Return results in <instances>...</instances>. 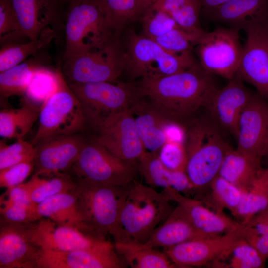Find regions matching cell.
<instances>
[{"mask_svg":"<svg viewBox=\"0 0 268 268\" xmlns=\"http://www.w3.org/2000/svg\"><path fill=\"white\" fill-rule=\"evenodd\" d=\"M141 98L167 119L179 123L208 106L217 89L211 74L197 63L184 71L134 82Z\"/></svg>","mask_w":268,"mask_h":268,"instance_id":"obj_1","label":"cell"},{"mask_svg":"<svg viewBox=\"0 0 268 268\" xmlns=\"http://www.w3.org/2000/svg\"><path fill=\"white\" fill-rule=\"evenodd\" d=\"M171 201L164 191L158 192L135 181L122 206L119 218L120 235L115 241L145 242L174 209Z\"/></svg>","mask_w":268,"mask_h":268,"instance_id":"obj_2","label":"cell"},{"mask_svg":"<svg viewBox=\"0 0 268 268\" xmlns=\"http://www.w3.org/2000/svg\"><path fill=\"white\" fill-rule=\"evenodd\" d=\"M67 4L63 59L102 48L119 38L98 0H72Z\"/></svg>","mask_w":268,"mask_h":268,"instance_id":"obj_3","label":"cell"},{"mask_svg":"<svg viewBox=\"0 0 268 268\" xmlns=\"http://www.w3.org/2000/svg\"><path fill=\"white\" fill-rule=\"evenodd\" d=\"M123 49L124 73L130 82L147 76L174 74L198 63L191 51L169 52L152 39L134 31L128 33Z\"/></svg>","mask_w":268,"mask_h":268,"instance_id":"obj_4","label":"cell"},{"mask_svg":"<svg viewBox=\"0 0 268 268\" xmlns=\"http://www.w3.org/2000/svg\"><path fill=\"white\" fill-rule=\"evenodd\" d=\"M74 191L78 199L83 220L97 237L114 241L120 235L119 218L120 211L132 184L113 186L76 180Z\"/></svg>","mask_w":268,"mask_h":268,"instance_id":"obj_5","label":"cell"},{"mask_svg":"<svg viewBox=\"0 0 268 268\" xmlns=\"http://www.w3.org/2000/svg\"><path fill=\"white\" fill-rule=\"evenodd\" d=\"M184 143L187 157L185 171L193 190L210 185L218 175L230 147L214 126L205 123L191 127L185 133Z\"/></svg>","mask_w":268,"mask_h":268,"instance_id":"obj_6","label":"cell"},{"mask_svg":"<svg viewBox=\"0 0 268 268\" xmlns=\"http://www.w3.org/2000/svg\"><path fill=\"white\" fill-rule=\"evenodd\" d=\"M68 84L81 104L86 127L93 131L113 115L131 110L140 99L134 81Z\"/></svg>","mask_w":268,"mask_h":268,"instance_id":"obj_7","label":"cell"},{"mask_svg":"<svg viewBox=\"0 0 268 268\" xmlns=\"http://www.w3.org/2000/svg\"><path fill=\"white\" fill-rule=\"evenodd\" d=\"M85 128L81 104L60 69L56 89L41 106L31 142L35 145L52 137L79 133Z\"/></svg>","mask_w":268,"mask_h":268,"instance_id":"obj_8","label":"cell"},{"mask_svg":"<svg viewBox=\"0 0 268 268\" xmlns=\"http://www.w3.org/2000/svg\"><path fill=\"white\" fill-rule=\"evenodd\" d=\"M69 171L76 180L113 186L132 184L138 172L137 162L118 158L92 137L87 138Z\"/></svg>","mask_w":268,"mask_h":268,"instance_id":"obj_9","label":"cell"},{"mask_svg":"<svg viewBox=\"0 0 268 268\" xmlns=\"http://www.w3.org/2000/svg\"><path fill=\"white\" fill-rule=\"evenodd\" d=\"M68 83L116 82L124 73L123 49L119 38L105 47L63 59Z\"/></svg>","mask_w":268,"mask_h":268,"instance_id":"obj_10","label":"cell"},{"mask_svg":"<svg viewBox=\"0 0 268 268\" xmlns=\"http://www.w3.org/2000/svg\"><path fill=\"white\" fill-rule=\"evenodd\" d=\"M239 31L218 27L200 37L195 46L200 64L206 71L228 80L236 75L243 49Z\"/></svg>","mask_w":268,"mask_h":268,"instance_id":"obj_11","label":"cell"},{"mask_svg":"<svg viewBox=\"0 0 268 268\" xmlns=\"http://www.w3.org/2000/svg\"><path fill=\"white\" fill-rule=\"evenodd\" d=\"M245 225L228 233L188 241L164 248V253L177 268L201 266L231 254L244 240Z\"/></svg>","mask_w":268,"mask_h":268,"instance_id":"obj_12","label":"cell"},{"mask_svg":"<svg viewBox=\"0 0 268 268\" xmlns=\"http://www.w3.org/2000/svg\"><path fill=\"white\" fill-rule=\"evenodd\" d=\"M93 131V138L124 160L137 162L146 151L131 110L113 115Z\"/></svg>","mask_w":268,"mask_h":268,"instance_id":"obj_13","label":"cell"},{"mask_svg":"<svg viewBox=\"0 0 268 268\" xmlns=\"http://www.w3.org/2000/svg\"><path fill=\"white\" fill-rule=\"evenodd\" d=\"M243 30L246 40L237 74L268 99V22L252 23Z\"/></svg>","mask_w":268,"mask_h":268,"instance_id":"obj_14","label":"cell"},{"mask_svg":"<svg viewBox=\"0 0 268 268\" xmlns=\"http://www.w3.org/2000/svg\"><path fill=\"white\" fill-rule=\"evenodd\" d=\"M35 268H122L125 263L110 241L97 247L69 251L38 249Z\"/></svg>","mask_w":268,"mask_h":268,"instance_id":"obj_15","label":"cell"},{"mask_svg":"<svg viewBox=\"0 0 268 268\" xmlns=\"http://www.w3.org/2000/svg\"><path fill=\"white\" fill-rule=\"evenodd\" d=\"M86 139L77 133L52 137L34 145V174L50 177L68 173L77 160Z\"/></svg>","mask_w":268,"mask_h":268,"instance_id":"obj_16","label":"cell"},{"mask_svg":"<svg viewBox=\"0 0 268 268\" xmlns=\"http://www.w3.org/2000/svg\"><path fill=\"white\" fill-rule=\"evenodd\" d=\"M31 240L38 249L69 251L99 246L109 240L71 226L42 218L30 226Z\"/></svg>","mask_w":268,"mask_h":268,"instance_id":"obj_17","label":"cell"},{"mask_svg":"<svg viewBox=\"0 0 268 268\" xmlns=\"http://www.w3.org/2000/svg\"><path fill=\"white\" fill-rule=\"evenodd\" d=\"M236 137L238 151L261 161L268 138V103L252 97L240 115Z\"/></svg>","mask_w":268,"mask_h":268,"instance_id":"obj_18","label":"cell"},{"mask_svg":"<svg viewBox=\"0 0 268 268\" xmlns=\"http://www.w3.org/2000/svg\"><path fill=\"white\" fill-rule=\"evenodd\" d=\"M20 30L29 40L45 29L61 28V5L57 0H10Z\"/></svg>","mask_w":268,"mask_h":268,"instance_id":"obj_19","label":"cell"},{"mask_svg":"<svg viewBox=\"0 0 268 268\" xmlns=\"http://www.w3.org/2000/svg\"><path fill=\"white\" fill-rule=\"evenodd\" d=\"M32 223L18 224L1 221L0 268H35L38 248L31 240Z\"/></svg>","mask_w":268,"mask_h":268,"instance_id":"obj_20","label":"cell"},{"mask_svg":"<svg viewBox=\"0 0 268 268\" xmlns=\"http://www.w3.org/2000/svg\"><path fill=\"white\" fill-rule=\"evenodd\" d=\"M236 74L221 89H217L208 106L215 118L237 137L240 115L252 96Z\"/></svg>","mask_w":268,"mask_h":268,"instance_id":"obj_21","label":"cell"},{"mask_svg":"<svg viewBox=\"0 0 268 268\" xmlns=\"http://www.w3.org/2000/svg\"><path fill=\"white\" fill-rule=\"evenodd\" d=\"M170 200L186 212L193 225L201 231L209 235H218L232 231L242 224L223 213L210 210L202 202L191 198L171 188L163 189Z\"/></svg>","mask_w":268,"mask_h":268,"instance_id":"obj_22","label":"cell"},{"mask_svg":"<svg viewBox=\"0 0 268 268\" xmlns=\"http://www.w3.org/2000/svg\"><path fill=\"white\" fill-rule=\"evenodd\" d=\"M210 236L198 229L184 210L179 205L152 232L145 245L152 248H167L198 238Z\"/></svg>","mask_w":268,"mask_h":268,"instance_id":"obj_23","label":"cell"},{"mask_svg":"<svg viewBox=\"0 0 268 268\" xmlns=\"http://www.w3.org/2000/svg\"><path fill=\"white\" fill-rule=\"evenodd\" d=\"M204 13L214 21L244 30L254 23L268 22V0H230Z\"/></svg>","mask_w":268,"mask_h":268,"instance_id":"obj_24","label":"cell"},{"mask_svg":"<svg viewBox=\"0 0 268 268\" xmlns=\"http://www.w3.org/2000/svg\"><path fill=\"white\" fill-rule=\"evenodd\" d=\"M137 169L147 185L153 188H171L181 193L193 190L185 171L167 168L160 160L158 152L146 151L137 161Z\"/></svg>","mask_w":268,"mask_h":268,"instance_id":"obj_25","label":"cell"},{"mask_svg":"<svg viewBox=\"0 0 268 268\" xmlns=\"http://www.w3.org/2000/svg\"><path fill=\"white\" fill-rule=\"evenodd\" d=\"M37 209L41 218L49 219L59 225L76 228L97 237L83 220L74 190L47 199L38 204Z\"/></svg>","mask_w":268,"mask_h":268,"instance_id":"obj_26","label":"cell"},{"mask_svg":"<svg viewBox=\"0 0 268 268\" xmlns=\"http://www.w3.org/2000/svg\"><path fill=\"white\" fill-rule=\"evenodd\" d=\"M136 128L145 149L158 152L168 141L166 126L170 121L149 106L142 99L132 108Z\"/></svg>","mask_w":268,"mask_h":268,"instance_id":"obj_27","label":"cell"},{"mask_svg":"<svg viewBox=\"0 0 268 268\" xmlns=\"http://www.w3.org/2000/svg\"><path fill=\"white\" fill-rule=\"evenodd\" d=\"M50 57L41 51L20 64L0 72V102L15 95L24 96L35 71L47 66Z\"/></svg>","mask_w":268,"mask_h":268,"instance_id":"obj_28","label":"cell"},{"mask_svg":"<svg viewBox=\"0 0 268 268\" xmlns=\"http://www.w3.org/2000/svg\"><path fill=\"white\" fill-rule=\"evenodd\" d=\"M115 250L124 262L132 268H174L177 266L164 252L143 243L117 241Z\"/></svg>","mask_w":268,"mask_h":268,"instance_id":"obj_29","label":"cell"},{"mask_svg":"<svg viewBox=\"0 0 268 268\" xmlns=\"http://www.w3.org/2000/svg\"><path fill=\"white\" fill-rule=\"evenodd\" d=\"M261 168V161L230 147L224 157L218 175L242 190L247 191L256 180Z\"/></svg>","mask_w":268,"mask_h":268,"instance_id":"obj_30","label":"cell"},{"mask_svg":"<svg viewBox=\"0 0 268 268\" xmlns=\"http://www.w3.org/2000/svg\"><path fill=\"white\" fill-rule=\"evenodd\" d=\"M40 107L24 98L21 107L1 110L0 136L17 140L23 139L38 120Z\"/></svg>","mask_w":268,"mask_h":268,"instance_id":"obj_31","label":"cell"},{"mask_svg":"<svg viewBox=\"0 0 268 268\" xmlns=\"http://www.w3.org/2000/svg\"><path fill=\"white\" fill-rule=\"evenodd\" d=\"M57 31L54 28L49 27L43 30L39 36L34 40L1 46L0 72L43 51L57 37Z\"/></svg>","mask_w":268,"mask_h":268,"instance_id":"obj_32","label":"cell"},{"mask_svg":"<svg viewBox=\"0 0 268 268\" xmlns=\"http://www.w3.org/2000/svg\"><path fill=\"white\" fill-rule=\"evenodd\" d=\"M23 185L32 202L38 205L55 195L74 190L77 182L68 172L50 177H42L34 173Z\"/></svg>","mask_w":268,"mask_h":268,"instance_id":"obj_33","label":"cell"},{"mask_svg":"<svg viewBox=\"0 0 268 268\" xmlns=\"http://www.w3.org/2000/svg\"><path fill=\"white\" fill-rule=\"evenodd\" d=\"M154 5L168 13L182 29L199 35L204 32L200 24L199 0H158Z\"/></svg>","mask_w":268,"mask_h":268,"instance_id":"obj_34","label":"cell"},{"mask_svg":"<svg viewBox=\"0 0 268 268\" xmlns=\"http://www.w3.org/2000/svg\"><path fill=\"white\" fill-rule=\"evenodd\" d=\"M211 191L206 203L216 212L223 213L224 209L234 214L239 205L244 191L218 175L210 184Z\"/></svg>","mask_w":268,"mask_h":268,"instance_id":"obj_35","label":"cell"},{"mask_svg":"<svg viewBox=\"0 0 268 268\" xmlns=\"http://www.w3.org/2000/svg\"><path fill=\"white\" fill-rule=\"evenodd\" d=\"M60 68L52 69L47 66L38 68L34 73L24 95L30 102L41 105L56 89Z\"/></svg>","mask_w":268,"mask_h":268,"instance_id":"obj_36","label":"cell"},{"mask_svg":"<svg viewBox=\"0 0 268 268\" xmlns=\"http://www.w3.org/2000/svg\"><path fill=\"white\" fill-rule=\"evenodd\" d=\"M107 17L116 32L131 22L139 20L136 0H98Z\"/></svg>","mask_w":268,"mask_h":268,"instance_id":"obj_37","label":"cell"},{"mask_svg":"<svg viewBox=\"0 0 268 268\" xmlns=\"http://www.w3.org/2000/svg\"><path fill=\"white\" fill-rule=\"evenodd\" d=\"M268 206V195L261 182L256 178L251 187L246 191L233 214L246 225L256 214Z\"/></svg>","mask_w":268,"mask_h":268,"instance_id":"obj_38","label":"cell"},{"mask_svg":"<svg viewBox=\"0 0 268 268\" xmlns=\"http://www.w3.org/2000/svg\"><path fill=\"white\" fill-rule=\"evenodd\" d=\"M139 20L142 23L143 35L152 39L179 27L168 13L155 5L148 9Z\"/></svg>","mask_w":268,"mask_h":268,"instance_id":"obj_39","label":"cell"},{"mask_svg":"<svg viewBox=\"0 0 268 268\" xmlns=\"http://www.w3.org/2000/svg\"><path fill=\"white\" fill-rule=\"evenodd\" d=\"M33 203L11 202L0 199V212L2 220L13 224H27L42 219Z\"/></svg>","mask_w":268,"mask_h":268,"instance_id":"obj_40","label":"cell"},{"mask_svg":"<svg viewBox=\"0 0 268 268\" xmlns=\"http://www.w3.org/2000/svg\"><path fill=\"white\" fill-rule=\"evenodd\" d=\"M25 39H27L20 30L10 0H0L1 46L22 42Z\"/></svg>","mask_w":268,"mask_h":268,"instance_id":"obj_41","label":"cell"},{"mask_svg":"<svg viewBox=\"0 0 268 268\" xmlns=\"http://www.w3.org/2000/svg\"><path fill=\"white\" fill-rule=\"evenodd\" d=\"M202 35L189 32L177 27L152 40L169 52L180 53L191 51Z\"/></svg>","mask_w":268,"mask_h":268,"instance_id":"obj_42","label":"cell"},{"mask_svg":"<svg viewBox=\"0 0 268 268\" xmlns=\"http://www.w3.org/2000/svg\"><path fill=\"white\" fill-rule=\"evenodd\" d=\"M35 146L32 142L23 139L7 145L0 142V170L18 163L33 162Z\"/></svg>","mask_w":268,"mask_h":268,"instance_id":"obj_43","label":"cell"},{"mask_svg":"<svg viewBox=\"0 0 268 268\" xmlns=\"http://www.w3.org/2000/svg\"><path fill=\"white\" fill-rule=\"evenodd\" d=\"M231 254L228 266L232 268H263L267 260L245 240L234 247Z\"/></svg>","mask_w":268,"mask_h":268,"instance_id":"obj_44","label":"cell"},{"mask_svg":"<svg viewBox=\"0 0 268 268\" xmlns=\"http://www.w3.org/2000/svg\"><path fill=\"white\" fill-rule=\"evenodd\" d=\"M158 155L168 169L185 171L187 157L183 144L168 141L158 152Z\"/></svg>","mask_w":268,"mask_h":268,"instance_id":"obj_45","label":"cell"},{"mask_svg":"<svg viewBox=\"0 0 268 268\" xmlns=\"http://www.w3.org/2000/svg\"><path fill=\"white\" fill-rule=\"evenodd\" d=\"M34 169L33 162H26L0 170V187L8 189L24 183Z\"/></svg>","mask_w":268,"mask_h":268,"instance_id":"obj_46","label":"cell"},{"mask_svg":"<svg viewBox=\"0 0 268 268\" xmlns=\"http://www.w3.org/2000/svg\"><path fill=\"white\" fill-rule=\"evenodd\" d=\"M244 240L254 247L262 256L268 258V241L255 228L245 225L244 230Z\"/></svg>","mask_w":268,"mask_h":268,"instance_id":"obj_47","label":"cell"},{"mask_svg":"<svg viewBox=\"0 0 268 268\" xmlns=\"http://www.w3.org/2000/svg\"><path fill=\"white\" fill-rule=\"evenodd\" d=\"M204 13L212 10L230 0H199Z\"/></svg>","mask_w":268,"mask_h":268,"instance_id":"obj_48","label":"cell"},{"mask_svg":"<svg viewBox=\"0 0 268 268\" xmlns=\"http://www.w3.org/2000/svg\"><path fill=\"white\" fill-rule=\"evenodd\" d=\"M139 19L143 14L154 4L153 0H136Z\"/></svg>","mask_w":268,"mask_h":268,"instance_id":"obj_49","label":"cell"},{"mask_svg":"<svg viewBox=\"0 0 268 268\" xmlns=\"http://www.w3.org/2000/svg\"><path fill=\"white\" fill-rule=\"evenodd\" d=\"M257 177L264 185L268 195V168H261L257 173Z\"/></svg>","mask_w":268,"mask_h":268,"instance_id":"obj_50","label":"cell"},{"mask_svg":"<svg viewBox=\"0 0 268 268\" xmlns=\"http://www.w3.org/2000/svg\"><path fill=\"white\" fill-rule=\"evenodd\" d=\"M257 215L267 225L268 231L266 237L268 241V206L265 210L258 213Z\"/></svg>","mask_w":268,"mask_h":268,"instance_id":"obj_51","label":"cell"},{"mask_svg":"<svg viewBox=\"0 0 268 268\" xmlns=\"http://www.w3.org/2000/svg\"><path fill=\"white\" fill-rule=\"evenodd\" d=\"M266 156L268 157V138L266 142V146L264 152V156Z\"/></svg>","mask_w":268,"mask_h":268,"instance_id":"obj_52","label":"cell"},{"mask_svg":"<svg viewBox=\"0 0 268 268\" xmlns=\"http://www.w3.org/2000/svg\"><path fill=\"white\" fill-rule=\"evenodd\" d=\"M60 4L62 5L64 4H68L72 0H57Z\"/></svg>","mask_w":268,"mask_h":268,"instance_id":"obj_53","label":"cell"},{"mask_svg":"<svg viewBox=\"0 0 268 268\" xmlns=\"http://www.w3.org/2000/svg\"><path fill=\"white\" fill-rule=\"evenodd\" d=\"M154 2V4L158 0H153Z\"/></svg>","mask_w":268,"mask_h":268,"instance_id":"obj_54","label":"cell"}]
</instances>
